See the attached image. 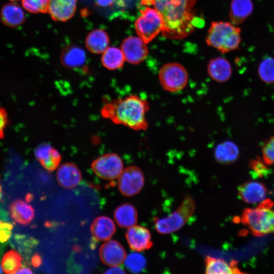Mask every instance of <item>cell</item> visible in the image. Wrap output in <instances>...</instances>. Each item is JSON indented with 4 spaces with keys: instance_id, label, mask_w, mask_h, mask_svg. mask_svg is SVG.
Here are the masks:
<instances>
[{
    "instance_id": "obj_1",
    "label": "cell",
    "mask_w": 274,
    "mask_h": 274,
    "mask_svg": "<svg viewBox=\"0 0 274 274\" xmlns=\"http://www.w3.org/2000/svg\"><path fill=\"white\" fill-rule=\"evenodd\" d=\"M141 3L153 6L160 14L162 34L166 38L183 39L203 23L194 11L195 0H141Z\"/></svg>"
},
{
    "instance_id": "obj_2",
    "label": "cell",
    "mask_w": 274,
    "mask_h": 274,
    "mask_svg": "<svg viewBox=\"0 0 274 274\" xmlns=\"http://www.w3.org/2000/svg\"><path fill=\"white\" fill-rule=\"evenodd\" d=\"M149 109L147 100L130 94L108 101L101 108L100 114L116 124L136 131L146 130L149 125L146 114Z\"/></svg>"
},
{
    "instance_id": "obj_3",
    "label": "cell",
    "mask_w": 274,
    "mask_h": 274,
    "mask_svg": "<svg viewBox=\"0 0 274 274\" xmlns=\"http://www.w3.org/2000/svg\"><path fill=\"white\" fill-rule=\"evenodd\" d=\"M272 204L270 200H265L257 208L246 209L243 212L241 221L254 236L274 232V211L270 209Z\"/></svg>"
},
{
    "instance_id": "obj_4",
    "label": "cell",
    "mask_w": 274,
    "mask_h": 274,
    "mask_svg": "<svg viewBox=\"0 0 274 274\" xmlns=\"http://www.w3.org/2000/svg\"><path fill=\"white\" fill-rule=\"evenodd\" d=\"M241 29L232 23L224 21L213 22L206 39L208 45L221 53L236 49L241 42Z\"/></svg>"
},
{
    "instance_id": "obj_5",
    "label": "cell",
    "mask_w": 274,
    "mask_h": 274,
    "mask_svg": "<svg viewBox=\"0 0 274 274\" xmlns=\"http://www.w3.org/2000/svg\"><path fill=\"white\" fill-rule=\"evenodd\" d=\"M195 208V202L193 198L186 196L178 208L167 217L154 218L157 231L166 234L180 229L192 216Z\"/></svg>"
},
{
    "instance_id": "obj_6",
    "label": "cell",
    "mask_w": 274,
    "mask_h": 274,
    "mask_svg": "<svg viewBox=\"0 0 274 274\" xmlns=\"http://www.w3.org/2000/svg\"><path fill=\"white\" fill-rule=\"evenodd\" d=\"M141 13L135 23V29L139 37L148 43L162 31V19L154 8L146 7Z\"/></svg>"
},
{
    "instance_id": "obj_7",
    "label": "cell",
    "mask_w": 274,
    "mask_h": 274,
    "mask_svg": "<svg viewBox=\"0 0 274 274\" xmlns=\"http://www.w3.org/2000/svg\"><path fill=\"white\" fill-rule=\"evenodd\" d=\"M158 79L162 88L168 92H177L187 85L188 74L185 68L178 63H168L160 68Z\"/></svg>"
},
{
    "instance_id": "obj_8",
    "label": "cell",
    "mask_w": 274,
    "mask_h": 274,
    "mask_svg": "<svg viewBox=\"0 0 274 274\" xmlns=\"http://www.w3.org/2000/svg\"><path fill=\"white\" fill-rule=\"evenodd\" d=\"M94 173L105 180H114L120 176L123 168L120 157L115 153L105 154L95 159L91 163Z\"/></svg>"
},
{
    "instance_id": "obj_9",
    "label": "cell",
    "mask_w": 274,
    "mask_h": 274,
    "mask_svg": "<svg viewBox=\"0 0 274 274\" xmlns=\"http://www.w3.org/2000/svg\"><path fill=\"white\" fill-rule=\"evenodd\" d=\"M145 178L143 171L136 166L132 165L123 169L118 178V186L120 192L125 196H132L143 189Z\"/></svg>"
},
{
    "instance_id": "obj_10",
    "label": "cell",
    "mask_w": 274,
    "mask_h": 274,
    "mask_svg": "<svg viewBox=\"0 0 274 274\" xmlns=\"http://www.w3.org/2000/svg\"><path fill=\"white\" fill-rule=\"evenodd\" d=\"M146 43L139 37L125 39L121 45L125 59L130 63L137 64L147 57L148 50Z\"/></svg>"
},
{
    "instance_id": "obj_11",
    "label": "cell",
    "mask_w": 274,
    "mask_h": 274,
    "mask_svg": "<svg viewBox=\"0 0 274 274\" xmlns=\"http://www.w3.org/2000/svg\"><path fill=\"white\" fill-rule=\"evenodd\" d=\"M126 251L118 242L108 241L104 243L99 249V257L105 265L113 266L121 265L126 258Z\"/></svg>"
},
{
    "instance_id": "obj_12",
    "label": "cell",
    "mask_w": 274,
    "mask_h": 274,
    "mask_svg": "<svg viewBox=\"0 0 274 274\" xmlns=\"http://www.w3.org/2000/svg\"><path fill=\"white\" fill-rule=\"evenodd\" d=\"M126 238L131 249L136 252L148 250L153 246L150 231L143 226L135 225L128 228Z\"/></svg>"
},
{
    "instance_id": "obj_13",
    "label": "cell",
    "mask_w": 274,
    "mask_h": 274,
    "mask_svg": "<svg viewBox=\"0 0 274 274\" xmlns=\"http://www.w3.org/2000/svg\"><path fill=\"white\" fill-rule=\"evenodd\" d=\"M267 189L261 182L256 181L246 182L238 188V194L241 199L247 203H260L267 195Z\"/></svg>"
},
{
    "instance_id": "obj_14",
    "label": "cell",
    "mask_w": 274,
    "mask_h": 274,
    "mask_svg": "<svg viewBox=\"0 0 274 274\" xmlns=\"http://www.w3.org/2000/svg\"><path fill=\"white\" fill-rule=\"evenodd\" d=\"M77 0H49L48 12L55 21L64 22L75 14Z\"/></svg>"
},
{
    "instance_id": "obj_15",
    "label": "cell",
    "mask_w": 274,
    "mask_h": 274,
    "mask_svg": "<svg viewBox=\"0 0 274 274\" xmlns=\"http://www.w3.org/2000/svg\"><path fill=\"white\" fill-rule=\"evenodd\" d=\"M56 179L59 185L62 187L72 189L80 183L82 175L76 165L67 162L61 164L58 168Z\"/></svg>"
},
{
    "instance_id": "obj_16",
    "label": "cell",
    "mask_w": 274,
    "mask_h": 274,
    "mask_svg": "<svg viewBox=\"0 0 274 274\" xmlns=\"http://www.w3.org/2000/svg\"><path fill=\"white\" fill-rule=\"evenodd\" d=\"M35 155L42 165L49 171L55 169L61 160L60 153L47 143L39 145L35 150Z\"/></svg>"
},
{
    "instance_id": "obj_17",
    "label": "cell",
    "mask_w": 274,
    "mask_h": 274,
    "mask_svg": "<svg viewBox=\"0 0 274 274\" xmlns=\"http://www.w3.org/2000/svg\"><path fill=\"white\" fill-rule=\"evenodd\" d=\"M0 17L4 24L13 28L20 26L25 20L22 8L14 2L8 3L2 6Z\"/></svg>"
},
{
    "instance_id": "obj_18",
    "label": "cell",
    "mask_w": 274,
    "mask_h": 274,
    "mask_svg": "<svg viewBox=\"0 0 274 274\" xmlns=\"http://www.w3.org/2000/svg\"><path fill=\"white\" fill-rule=\"evenodd\" d=\"M208 72L213 80L218 83H224L230 78L232 68L228 60L218 57L210 60L208 65Z\"/></svg>"
},
{
    "instance_id": "obj_19",
    "label": "cell",
    "mask_w": 274,
    "mask_h": 274,
    "mask_svg": "<svg viewBox=\"0 0 274 274\" xmlns=\"http://www.w3.org/2000/svg\"><path fill=\"white\" fill-rule=\"evenodd\" d=\"M205 270L207 274H233L243 273L237 266V262H227L224 259L207 256L205 258Z\"/></svg>"
},
{
    "instance_id": "obj_20",
    "label": "cell",
    "mask_w": 274,
    "mask_h": 274,
    "mask_svg": "<svg viewBox=\"0 0 274 274\" xmlns=\"http://www.w3.org/2000/svg\"><path fill=\"white\" fill-rule=\"evenodd\" d=\"M92 235L99 241H108L116 231L114 221L109 217L102 216L96 218L91 225Z\"/></svg>"
},
{
    "instance_id": "obj_21",
    "label": "cell",
    "mask_w": 274,
    "mask_h": 274,
    "mask_svg": "<svg viewBox=\"0 0 274 274\" xmlns=\"http://www.w3.org/2000/svg\"><path fill=\"white\" fill-rule=\"evenodd\" d=\"M239 151L237 145L229 141L219 144L214 150L216 160L222 164H229L237 160Z\"/></svg>"
},
{
    "instance_id": "obj_22",
    "label": "cell",
    "mask_w": 274,
    "mask_h": 274,
    "mask_svg": "<svg viewBox=\"0 0 274 274\" xmlns=\"http://www.w3.org/2000/svg\"><path fill=\"white\" fill-rule=\"evenodd\" d=\"M9 212L15 221L24 225L28 224L35 216L32 207L21 199L16 200L10 204Z\"/></svg>"
},
{
    "instance_id": "obj_23",
    "label": "cell",
    "mask_w": 274,
    "mask_h": 274,
    "mask_svg": "<svg viewBox=\"0 0 274 274\" xmlns=\"http://www.w3.org/2000/svg\"><path fill=\"white\" fill-rule=\"evenodd\" d=\"M253 11V4L252 0H232L229 17L233 24L238 25L243 23Z\"/></svg>"
},
{
    "instance_id": "obj_24",
    "label": "cell",
    "mask_w": 274,
    "mask_h": 274,
    "mask_svg": "<svg viewBox=\"0 0 274 274\" xmlns=\"http://www.w3.org/2000/svg\"><path fill=\"white\" fill-rule=\"evenodd\" d=\"M114 218L121 227L128 228L135 225L138 221V212L135 207L129 203H125L115 210Z\"/></svg>"
},
{
    "instance_id": "obj_25",
    "label": "cell",
    "mask_w": 274,
    "mask_h": 274,
    "mask_svg": "<svg viewBox=\"0 0 274 274\" xmlns=\"http://www.w3.org/2000/svg\"><path fill=\"white\" fill-rule=\"evenodd\" d=\"M86 53L81 47L70 46L62 51L60 60L63 65L67 68H75L82 66L86 60Z\"/></svg>"
},
{
    "instance_id": "obj_26",
    "label": "cell",
    "mask_w": 274,
    "mask_h": 274,
    "mask_svg": "<svg viewBox=\"0 0 274 274\" xmlns=\"http://www.w3.org/2000/svg\"><path fill=\"white\" fill-rule=\"evenodd\" d=\"M85 43L89 51L94 54H99L108 48L109 38L104 30L95 29L88 34Z\"/></svg>"
},
{
    "instance_id": "obj_27",
    "label": "cell",
    "mask_w": 274,
    "mask_h": 274,
    "mask_svg": "<svg viewBox=\"0 0 274 274\" xmlns=\"http://www.w3.org/2000/svg\"><path fill=\"white\" fill-rule=\"evenodd\" d=\"M125 60L122 50L114 47L108 48L103 52L101 58L103 66L109 70H115L122 67Z\"/></svg>"
},
{
    "instance_id": "obj_28",
    "label": "cell",
    "mask_w": 274,
    "mask_h": 274,
    "mask_svg": "<svg viewBox=\"0 0 274 274\" xmlns=\"http://www.w3.org/2000/svg\"><path fill=\"white\" fill-rule=\"evenodd\" d=\"M22 258L18 253L11 250L4 256L2 261V267L6 273H15L21 266Z\"/></svg>"
},
{
    "instance_id": "obj_29",
    "label": "cell",
    "mask_w": 274,
    "mask_h": 274,
    "mask_svg": "<svg viewBox=\"0 0 274 274\" xmlns=\"http://www.w3.org/2000/svg\"><path fill=\"white\" fill-rule=\"evenodd\" d=\"M258 74L260 79L266 84H274V58L268 57L260 63Z\"/></svg>"
},
{
    "instance_id": "obj_30",
    "label": "cell",
    "mask_w": 274,
    "mask_h": 274,
    "mask_svg": "<svg viewBox=\"0 0 274 274\" xmlns=\"http://www.w3.org/2000/svg\"><path fill=\"white\" fill-rule=\"evenodd\" d=\"M124 262L127 269L133 273L142 271L147 263L145 257L136 251L127 255Z\"/></svg>"
},
{
    "instance_id": "obj_31",
    "label": "cell",
    "mask_w": 274,
    "mask_h": 274,
    "mask_svg": "<svg viewBox=\"0 0 274 274\" xmlns=\"http://www.w3.org/2000/svg\"><path fill=\"white\" fill-rule=\"evenodd\" d=\"M49 0H22L23 7L32 13H45L48 12Z\"/></svg>"
},
{
    "instance_id": "obj_32",
    "label": "cell",
    "mask_w": 274,
    "mask_h": 274,
    "mask_svg": "<svg viewBox=\"0 0 274 274\" xmlns=\"http://www.w3.org/2000/svg\"><path fill=\"white\" fill-rule=\"evenodd\" d=\"M262 158L267 165H274V135L264 143L262 148Z\"/></svg>"
},
{
    "instance_id": "obj_33",
    "label": "cell",
    "mask_w": 274,
    "mask_h": 274,
    "mask_svg": "<svg viewBox=\"0 0 274 274\" xmlns=\"http://www.w3.org/2000/svg\"><path fill=\"white\" fill-rule=\"evenodd\" d=\"M13 227L10 223L0 221V243L6 242L10 238Z\"/></svg>"
},
{
    "instance_id": "obj_34",
    "label": "cell",
    "mask_w": 274,
    "mask_h": 274,
    "mask_svg": "<svg viewBox=\"0 0 274 274\" xmlns=\"http://www.w3.org/2000/svg\"><path fill=\"white\" fill-rule=\"evenodd\" d=\"M264 161H262L260 158L251 160L250 162V166L258 175H263L267 172V168Z\"/></svg>"
},
{
    "instance_id": "obj_35",
    "label": "cell",
    "mask_w": 274,
    "mask_h": 274,
    "mask_svg": "<svg viewBox=\"0 0 274 274\" xmlns=\"http://www.w3.org/2000/svg\"><path fill=\"white\" fill-rule=\"evenodd\" d=\"M8 123V116L6 110L0 107V139L4 136V132Z\"/></svg>"
},
{
    "instance_id": "obj_36",
    "label": "cell",
    "mask_w": 274,
    "mask_h": 274,
    "mask_svg": "<svg viewBox=\"0 0 274 274\" xmlns=\"http://www.w3.org/2000/svg\"><path fill=\"white\" fill-rule=\"evenodd\" d=\"M105 273H125L123 269L119 266H113L104 272Z\"/></svg>"
},
{
    "instance_id": "obj_37",
    "label": "cell",
    "mask_w": 274,
    "mask_h": 274,
    "mask_svg": "<svg viewBox=\"0 0 274 274\" xmlns=\"http://www.w3.org/2000/svg\"><path fill=\"white\" fill-rule=\"evenodd\" d=\"M115 0H95L96 4L102 7H107L112 5Z\"/></svg>"
},
{
    "instance_id": "obj_38",
    "label": "cell",
    "mask_w": 274,
    "mask_h": 274,
    "mask_svg": "<svg viewBox=\"0 0 274 274\" xmlns=\"http://www.w3.org/2000/svg\"><path fill=\"white\" fill-rule=\"evenodd\" d=\"M32 262L33 265L35 266H39L40 264L41 261L39 255H36L33 257Z\"/></svg>"
},
{
    "instance_id": "obj_39",
    "label": "cell",
    "mask_w": 274,
    "mask_h": 274,
    "mask_svg": "<svg viewBox=\"0 0 274 274\" xmlns=\"http://www.w3.org/2000/svg\"><path fill=\"white\" fill-rule=\"evenodd\" d=\"M31 270L27 267L19 268L16 273H32Z\"/></svg>"
},
{
    "instance_id": "obj_40",
    "label": "cell",
    "mask_w": 274,
    "mask_h": 274,
    "mask_svg": "<svg viewBox=\"0 0 274 274\" xmlns=\"http://www.w3.org/2000/svg\"><path fill=\"white\" fill-rule=\"evenodd\" d=\"M2 187L0 186V200L2 198Z\"/></svg>"
},
{
    "instance_id": "obj_41",
    "label": "cell",
    "mask_w": 274,
    "mask_h": 274,
    "mask_svg": "<svg viewBox=\"0 0 274 274\" xmlns=\"http://www.w3.org/2000/svg\"><path fill=\"white\" fill-rule=\"evenodd\" d=\"M2 272H3V268L1 266V265H0V273H2Z\"/></svg>"
},
{
    "instance_id": "obj_42",
    "label": "cell",
    "mask_w": 274,
    "mask_h": 274,
    "mask_svg": "<svg viewBox=\"0 0 274 274\" xmlns=\"http://www.w3.org/2000/svg\"><path fill=\"white\" fill-rule=\"evenodd\" d=\"M9 1H12V2H14V1H17L18 0H9Z\"/></svg>"
},
{
    "instance_id": "obj_43",
    "label": "cell",
    "mask_w": 274,
    "mask_h": 274,
    "mask_svg": "<svg viewBox=\"0 0 274 274\" xmlns=\"http://www.w3.org/2000/svg\"><path fill=\"white\" fill-rule=\"evenodd\" d=\"M273 228H274V221H273Z\"/></svg>"
}]
</instances>
